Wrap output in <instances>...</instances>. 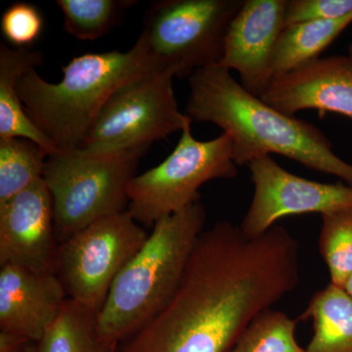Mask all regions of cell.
Here are the masks:
<instances>
[{
	"label": "cell",
	"instance_id": "23",
	"mask_svg": "<svg viewBox=\"0 0 352 352\" xmlns=\"http://www.w3.org/2000/svg\"><path fill=\"white\" fill-rule=\"evenodd\" d=\"M43 18L36 6L17 2L2 14L1 32L6 41L17 48H27L41 36Z\"/></svg>",
	"mask_w": 352,
	"mask_h": 352
},
{
	"label": "cell",
	"instance_id": "13",
	"mask_svg": "<svg viewBox=\"0 0 352 352\" xmlns=\"http://www.w3.org/2000/svg\"><path fill=\"white\" fill-rule=\"evenodd\" d=\"M67 300L56 273L0 265V335L38 344Z\"/></svg>",
	"mask_w": 352,
	"mask_h": 352
},
{
	"label": "cell",
	"instance_id": "10",
	"mask_svg": "<svg viewBox=\"0 0 352 352\" xmlns=\"http://www.w3.org/2000/svg\"><path fill=\"white\" fill-rule=\"evenodd\" d=\"M254 197L240 227L249 237H258L277 220L291 215H321L352 207V186L342 182L321 183L284 170L270 156L248 164Z\"/></svg>",
	"mask_w": 352,
	"mask_h": 352
},
{
	"label": "cell",
	"instance_id": "2",
	"mask_svg": "<svg viewBox=\"0 0 352 352\" xmlns=\"http://www.w3.org/2000/svg\"><path fill=\"white\" fill-rule=\"evenodd\" d=\"M189 87L185 113L193 122L217 124L228 134L237 166L282 155L352 186V164L336 155L318 127L270 107L248 92L228 69L220 65L198 69L190 76Z\"/></svg>",
	"mask_w": 352,
	"mask_h": 352
},
{
	"label": "cell",
	"instance_id": "26",
	"mask_svg": "<svg viewBox=\"0 0 352 352\" xmlns=\"http://www.w3.org/2000/svg\"><path fill=\"white\" fill-rule=\"evenodd\" d=\"M344 289L352 298V275H351V278H349V279L347 280L346 286H344Z\"/></svg>",
	"mask_w": 352,
	"mask_h": 352
},
{
	"label": "cell",
	"instance_id": "19",
	"mask_svg": "<svg viewBox=\"0 0 352 352\" xmlns=\"http://www.w3.org/2000/svg\"><path fill=\"white\" fill-rule=\"evenodd\" d=\"M47 157L30 139H0V204L43 179Z\"/></svg>",
	"mask_w": 352,
	"mask_h": 352
},
{
	"label": "cell",
	"instance_id": "4",
	"mask_svg": "<svg viewBox=\"0 0 352 352\" xmlns=\"http://www.w3.org/2000/svg\"><path fill=\"white\" fill-rule=\"evenodd\" d=\"M206 219L198 201L154 224L145 244L116 278L99 311L98 328L106 340L119 344L170 302Z\"/></svg>",
	"mask_w": 352,
	"mask_h": 352
},
{
	"label": "cell",
	"instance_id": "20",
	"mask_svg": "<svg viewBox=\"0 0 352 352\" xmlns=\"http://www.w3.org/2000/svg\"><path fill=\"white\" fill-rule=\"evenodd\" d=\"M131 0H58L64 15V28L80 41H95L107 34L129 7Z\"/></svg>",
	"mask_w": 352,
	"mask_h": 352
},
{
	"label": "cell",
	"instance_id": "18",
	"mask_svg": "<svg viewBox=\"0 0 352 352\" xmlns=\"http://www.w3.org/2000/svg\"><path fill=\"white\" fill-rule=\"evenodd\" d=\"M98 314L68 298L38 342L39 352H113L117 344L101 335Z\"/></svg>",
	"mask_w": 352,
	"mask_h": 352
},
{
	"label": "cell",
	"instance_id": "12",
	"mask_svg": "<svg viewBox=\"0 0 352 352\" xmlns=\"http://www.w3.org/2000/svg\"><path fill=\"white\" fill-rule=\"evenodd\" d=\"M287 0H244L229 27L220 66L236 71L250 94L261 97L272 82L271 58L284 29Z\"/></svg>",
	"mask_w": 352,
	"mask_h": 352
},
{
	"label": "cell",
	"instance_id": "11",
	"mask_svg": "<svg viewBox=\"0 0 352 352\" xmlns=\"http://www.w3.org/2000/svg\"><path fill=\"white\" fill-rule=\"evenodd\" d=\"M57 249L52 197L43 179L0 204V265L55 273Z\"/></svg>",
	"mask_w": 352,
	"mask_h": 352
},
{
	"label": "cell",
	"instance_id": "8",
	"mask_svg": "<svg viewBox=\"0 0 352 352\" xmlns=\"http://www.w3.org/2000/svg\"><path fill=\"white\" fill-rule=\"evenodd\" d=\"M173 69H157L118 88L95 118L80 149L115 153L149 148L192 124L178 109Z\"/></svg>",
	"mask_w": 352,
	"mask_h": 352
},
{
	"label": "cell",
	"instance_id": "24",
	"mask_svg": "<svg viewBox=\"0 0 352 352\" xmlns=\"http://www.w3.org/2000/svg\"><path fill=\"white\" fill-rule=\"evenodd\" d=\"M352 15V0H287L284 28L314 21L340 20Z\"/></svg>",
	"mask_w": 352,
	"mask_h": 352
},
{
	"label": "cell",
	"instance_id": "6",
	"mask_svg": "<svg viewBox=\"0 0 352 352\" xmlns=\"http://www.w3.org/2000/svg\"><path fill=\"white\" fill-rule=\"evenodd\" d=\"M244 0H159L148 9L139 38L160 68L176 78L220 65L224 43Z\"/></svg>",
	"mask_w": 352,
	"mask_h": 352
},
{
	"label": "cell",
	"instance_id": "5",
	"mask_svg": "<svg viewBox=\"0 0 352 352\" xmlns=\"http://www.w3.org/2000/svg\"><path fill=\"white\" fill-rule=\"evenodd\" d=\"M147 150L76 149L47 157L43 179L52 197L58 245L97 220L127 210L129 186Z\"/></svg>",
	"mask_w": 352,
	"mask_h": 352
},
{
	"label": "cell",
	"instance_id": "9",
	"mask_svg": "<svg viewBox=\"0 0 352 352\" xmlns=\"http://www.w3.org/2000/svg\"><path fill=\"white\" fill-rule=\"evenodd\" d=\"M148 236L124 210L97 220L58 245L55 273L68 298L100 311L116 278Z\"/></svg>",
	"mask_w": 352,
	"mask_h": 352
},
{
	"label": "cell",
	"instance_id": "1",
	"mask_svg": "<svg viewBox=\"0 0 352 352\" xmlns=\"http://www.w3.org/2000/svg\"><path fill=\"white\" fill-rule=\"evenodd\" d=\"M286 296L283 275L265 252L238 234L210 229L170 302L113 352H228Z\"/></svg>",
	"mask_w": 352,
	"mask_h": 352
},
{
	"label": "cell",
	"instance_id": "22",
	"mask_svg": "<svg viewBox=\"0 0 352 352\" xmlns=\"http://www.w3.org/2000/svg\"><path fill=\"white\" fill-rule=\"evenodd\" d=\"M318 247L331 283L344 289L352 275V207L321 215Z\"/></svg>",
	"mask_w": 352,
	"mask_h": 352
},
{
	"label": "cell",
	"instance_id": "16",
	"mask_svg": "<svg viewBox=\"0 0 352 352\" xmlns=\"http://www.w3.org/2000/svg\"><path fill=\"white\" fill-rule=\"evenodd\" d=\"M311 319L314 336L307 352H352V298L330 284L310 298L298 318Z\"/></svg>",
	"mask_w": 352,
	"mask_h": 352
},
{
	"label": "cell",
	"instance_id": "25",
	"mask_svg": "<svg viewBox=\"0 0 352 352\" xmlns=\"http://www.w3.org/2000/svg\"><path fill=\"white\" fill-rule=\"evenodd\" d=\"M0 352H39L38 342H25L0 335Z\"/></svg>",
	"mask_w": 352,
	"mask_h": 352
},
{
	"label": "cell",
	"instance_id": "15",
	"mask_svg": "<svg viewBox=\"0 0 352 352\" xmlns=\"http://www.w3.org/2000/svg\"><path fill=\"white\" fill-rule=\"evenodd\" d=\"M43 60L41 51L11 50L6 43H0V139H30L50 157L59 152L56 146L32 124L18 95L21 78L41 66Z\"/></svg>",
	"mask_w": 352,
	"mask_h": 352
},
{
	"label": "cell",
	"instance_id": "3",
	"mask_svg": "<svg viewBox=\"0 0 352 352\" xmlns=\"http://www.w3.org/2000/svg\"><path fill=\"white\" fill-rule=\"evenodd\" d=\"M160 68L138 38L131 50L87 53L63 66L61 82H46L36 69L18 83L28 117L58 151L80 149L95 118L124 83Z\"/></svg>",
	"mask_w": 352,
	"mask_h": 352
},
{
	"label": "cell",
	"instance_id": "21",
	"mask_svg": "<svg viewBox=\"0 0 352 352\" xmlns=\"http://www.w3.org/2000/svg\"><path fill=\"white\" fill-rule=\"evenodd\" d=\"M298 319L278 310H265L241 333L228 352H307L296 339Z\"/></svg>",
	"mask_w": 352,
	"mask_h": 352
},
{
	"label": "cell",
	"instance_id": "7",
	"mask_svg": "<svg viewBox=\"0 0 352 352\" xmlns=\"http://www.w3.org/2000/svg\"><path fill=\"white\" fill-rule=\"evenodd\" d=\"M191 124L183 129L170 156L131 180L127 212L138 223L153 227L157 220L200 201L199 189L206 182L237 176L228 134L199 141L192 135Z\"/></svg>",
	"mask_w": 352,
	"mask_h": 352
},
{
	"label": "cell",
	"instance_id": "27",
	"mask_svg": "<svg viewBox=\"0 0 352 352\" xmlns=\"http://www.w3.org/2000/svg\"><path fill=\"white\" fill-rule=\"evenodd\" d=\"M349 56L352 57V43L351 44V46H349Z\"/></svg>",
	"mask_w": 352,
	"mask_h": 352
},
{
	"label": "cell",
	"instance_id": "14",
	"mask_svg": "<svg viewBox=\"0 0 352 352\" xmlns=\"http://www.w3.org/2000/svg\"><path fill=\"white\" fill-rule=\"evenodd\" d=\"M259 98L288 116L311 109L352 120V57L317 58L273 78Z\"/></svg>",
	"mask_w": 352,
	"mask_h": 352
},
{
	"label": "cell",
	"instance_id": "17",
	"mask_svg": "<svg viewBox=\"0 0 352 352\" xmlns=\"http://www.w3.org/2000/svg\"><path fill=\"white\" fill-rule=\"evenodd\" d=\"M351 24L352 15L340 20L314 21L285 27L271 58L272 80L319 58Z\"/></svg>",
	"mask_w": 352,
	"mask_h": 352
}]
</instances>
